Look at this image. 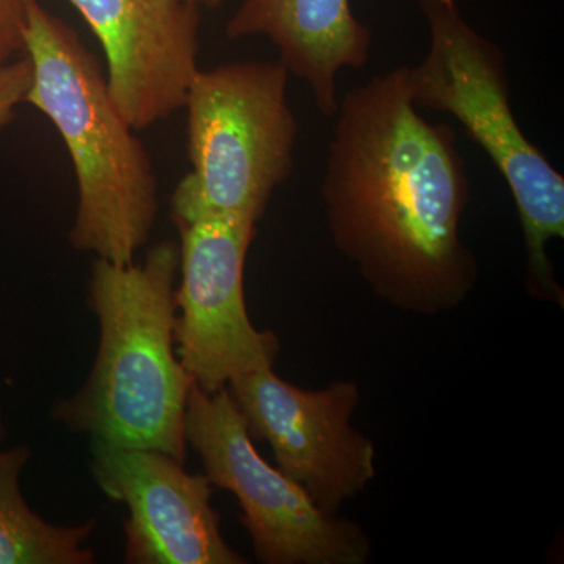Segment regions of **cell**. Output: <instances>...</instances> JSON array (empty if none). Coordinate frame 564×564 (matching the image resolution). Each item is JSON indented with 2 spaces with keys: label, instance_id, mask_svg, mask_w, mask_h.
<instances>
[{
  "label": "cell",
  "instance_id": "1",
  "mask_svg": "<svg viewBox=\"0 0 564 564\" xmlns=\"http://www.w3.org/2000/svg\"><path fill=\"white\" fill-rule=\"evenodd\" d=\"M334 118L321 188L334 247L392 306L455 310L478 265L459 234L470 184L454 129L421 117L406 66L352 88Z\"/></svg>",
  "mask_w": 564,
  "mask_h": 564
},
{
  "label": "cell",
  "instance_id": "2",
  "mask_svg": "<svg viewBox=\"0 0 564 564\" xmlns=\"http://www.w3.org/2000/svg\"><path fill=\"white\" fill-rule=\"evenodd\" d=\"M180 245L152 247L141 265L93 263L88 303L99 322L84 386L52 406V421L91 441L148 448L184 463L193 380L174 351Z\"/></svg>",
  "mask_w": 564,
  "mask_h": 564
},
{
  "label": "cell",
  "instance_id": "3",
  "mask_svg": "<svg viewBox=\"0 0 564 564\" xmlns=\"http://www.w3.org/2000/svg\"><path fill=\"white\" fill-rule=\"evenodd\" d=\"M24 44L32 66L25 102L61 132L76 173L79 199L69 242L128 265L158 218L150 155L111 98L95 55L39 0H29Z\"/></svg>",
  "mask_w": 564,
  "mask_h": 564
},
{
  "label": "cell",
  "instance_id": "4",
  "mask_svg": "<svg viewBox=\"0 0 564 564\" xmlns=\"http://www.w3.org/2000/svg\"><path fill=\"white\" fill-rule=\"evenodd\" d=\"M430 44L419 65L406 66L411 101L417 109L443 111L502 174L516 203L527 251V291L563 306V289L547 254L564 237V177L544 152L527 139L511 107L507 58L464 18L459 0L419 2Z\"/></svg>",
  "mask_w": 564,
  "mask_h": 564
},
{
  "label": "cell",
  "instance_id": "5",
  "mask_svg": "<svg viewBox=\"0 0 564 564\" xmlns=\"http://www.w3.org/2000/svg\"><path fill=\"white\" fill-rule=\"evenodd\" d=\"M288 84L281 62L196 73L184 104L192 172L174 191V221L204 215L261 220L293 172L299 121Z\"/></svg>",
  "mask_w": 564,
  "mask_h": 564
},
{
  "label": "cell",
  "instance_id": "6",
  "mask_svg": "<svg viewBox=\"0 0 564 564\" xmlns=\"http://www.w3.org/2000/svg\"><path fill=\"white\" fill-rule=\"evenodd\" d=\"M184 434L210 484L239 500L259 562H367L370 544L358 525L325 513L302 486L258 454L228 389L207 393L192 384Z\"/></svg>",
  "mask_w": 564,
  "mask_h": 564
},
{
  "label": "cell",
  "instance_id": "7",
  "mask_svg": "<svg viewBox=\"0 0 564 564\" xmlns=\"http://www.w3.org/2000/svg\"><path fill=\"white\" fill-rule=\"evenodd\" d=\"M181 285L174 344L193 383L212 393L239 375L273 367L280 340L252 326L245 303V262L256 237L250 220L204 215L176 221Z\"/></svg>",
  "mask_w": 564,
  "mask_h": 564
},
{
  "label": "cell",
  "instance_id": "8",
  "mask_svg": "<svg viewBox=\"0 0 564 564\" xmlns=\"http://www.w3.org/2000/svg\"><path fill=\"white\" fill-rule=\"evenodd\" d=\"M226 389L252 440L272 445L280 470L325 513L337 514L373 480L372 441L350 422L361 399L355 381L304 391L267 367L232 378Z\"/></svg>",
  "mask_w": 564,
  "mask_h": 564
},
{
  "label": "cell",
  "instance_id": "9",
  "mask_svg": "<svg viewBox=\"0 0 564 564\" xmlns=\"http://www.w3.org/2000/svg\"><path fill=\"white\" fill-rule=\"evenodd\" d=\"M91 474L101 491L124 503L126 562L131 564H243L226 543L210 503L206 475L148 448L91 441Z\"/></svg>",
  "mask_w": 564,
  "mask_h": 564
},
{
  "label": "cell",
  "instance_id": "10",
  "mask_svg": "<svg viewBox=\"0 0 564 564\" xmlns=\"http://www.w3.org/2000/svg\"><path fill=\"white\" fill-rule=\"evenodd\" d=\"M107 57V87L133 131L182 109L198 73L199 9L185 0H69Z\"/></svg>",
  "mask_w": 564,
  "mask_h": 564
},
{
  "label": "cell",
  "instance_id": "11",
  "mask_svg": "<svg viewBox=\"0 0 564 564\" xmlns=\"http://www.w3.org/2000/svg\"><path fill=\"white\" fill-rule=\"evenodd\" d=\"M226 36L272 41L289 74L310 85L325 118L339 109L337 74L362 69L373 43L350 0H243L226 24Z\"/></svg>",
  "mask_w": 564,
  "mask_h": 564
},
{
  "label": "cell",
  "instance_id": "12",
  "mask_svg": "<svg viewBox=\"0 0 564 564\" xmlns=\"http://www.w3.org/2000/svg\"><path fill=\"white\" fill-rule=\"evenodd\" d=\"M31 448L0 445V564H91L95 554L84 547L96 519L76 527L54 525L25 502L20 477Z\"/></svg>",
  "mask_w": 564,
  "mask_h": 564
},
{
  "label": "cell",
  "instance_id": "13",
  "mask_svg": "<svg viewBox=\"0 0 564 564\" xmlns=\"http://www.w3.org/2000/svg\"><path fill=\"white\" fill-rule=\"evenodd\" d=\"M32 66L25 54L0 66V133L14 118V109L25 102L31 90Z\"/></svg>",
  "mask_w": 564,
  "mask_h": 564
},
{
  "label": "cell",
  "instance_id": "14",
  "mask_svg": "<svg viewBox=\"0 0 564 564\" xmlns=\"http://www.w3.org/2000/svg\"><path fill=\"white\" fill-rule=\"evenodd\" d=\"M29 0H0V66L24 55Z\"/></svg>",
  "mask_w": 564,
  "mask_h": 564
},
{
  "label": "cell",
  "instance_id": "15",
  "mask_svg": "<svg viewBox=\"0 0 564 564\" xmlns=\"http://www.w3.org/2000/svg\"><path fill=\"white\" fill-rule=\"evenodd\" d=\"M185 2L191 3V6L196 7V9H215V7L221 6L225 0H185Z\"/></svg>",
  "mask_w": 564,
  "mask_h": 564
},
{
  "label": "cell",
  "instance_id": "16",
  "mask_svg": "<svg viewBox=\"0 0 564 564\" xmlns=\"http://www.w3.org/2000/svg\"><path fill=\"white\" fill-rule=\"evenodd\" d=\"M6 440H7L6 415H3L2 403H0V445L6 443Z\"/></svg>",
  "mask_w": 564,
  "mask_h": 564
}]
</instances>
